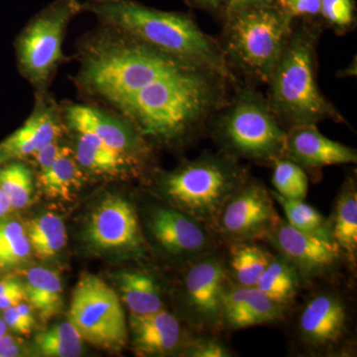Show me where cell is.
Masks as SVG:
<instances>
[{"instance_id": "3957f363", "label": "cell", "mask_w": 357, "mask_h": 357, "mask_svg": "<svg viewBox=\"0 0 357 357\" xmlns=\"http://www.w3.org/2000/svg\"><path fill=\"white\" fill-rule=\"evenodd\" d=\"M323 29L318 20L294 21L290 38L268 81L267 102L285 129L326 121L347 122L317 81V48Z\"/></svg>"}, {"instance_id": "e575fe53", "label": "cell", "mask_w": 357, "mask_h": 357, "mask_svg": "<svg viewBox=\"0 0 357 357\" xmlns=\"http://www.w3.org/2000/svg\"><path fill=\"white\" fill-rule=\"evenodd\" d=\"M185 356L192 357H230L234 356L222 342L211 337H199L187 345Z\"/></svg>"}, {"instance_id": "52a82bcc", "label": "cell", "mask_w": 357, "mask_h": 357, "mask_svg": "<svg viewBox=\"0 0 357 357\" xmlns=\"http://www.w3.org/2000/svg\"><path fill=\"white\" fill-rule=\"evenodd\" d=\"M84 11L79 0H55L37 13L16 42L21 73L34 86L43 88L64 59L66 29L73 18Z\"/></svg>"}, {"instance_id": "ab89813d", "label": "cell", "mask_w": 357, "mask_h": 357, "mask_svg": "<svg viewBox=\"0 0 357 357\" xmlns=\"http://www.w3.org/2000/svg\"><path fill=\"white\" fill-rule=\"evenodd\" d=\"M185 1L194 8L220 16H222L223 3H225V0H185Z\"/></svg>"}, {"instance_id": "f35d334b", "label": "cell", "mask_w": 357, "mask_h": 357, "mask_svg": "<svg viewBox=\"0 0 357 357\" xmlns=\"http://www.w3.org/2000/svg\"><path fill=\"white\" fill-rule=\"evenodd\" d=\"M67 148V146H61L58 141H56V142L51 143L48 146L40 150L38 153L35 154L34 157L35 159H36V163L39 168V175L40 174L47 172L49 168L53 165L55 160L57 159Z\"/></svg>"}, {"instance_id": "8fae6325", "label": "cell", "mask_w": 357, "mask_h": 357, "mask_svg": "<svg viewBox=\"0 0 357 357\" xmlns=\"http://www.w3.org/2000/svg\"><path fill=\"white\" fill-rule=\"evenodd\" d=\"M261 241L269 244L277 255L290 263L302 281L331 273L344 258L332 238L301 231L283 218Z\"/></svg>"}, {"instance_id": "7a4b0ae2", "label": "cell", "mask_w": 357, "mask_h": 357, "mask_svg": "<svg viewBox=\"0 0 357 357\" xmlns=\"http://www.w3.org/2000/svg\"><path fill=\"white\" fill-rule=\"evenodd\" d=\"M114 30L115 36L100 35L89 41L77 75L84 91L114 107L160 77L199 67Z\"/></svg>"}, {"instance_id": "4dcf8cb0", "label": "cell", "mask_w": 357, "mask_h": 357, "mask_svg": "<svg viewBox=\"0 0 357 357\" xmlns=\"http://www.w3.org/2000/svg\"><path fill=\"white\" fill-rule=\"evenodd\" d=\"M0 187L6 192L13 208L29 204L33 192V177L27 166L18 162L0 168Z\"/></svg>"}, {"instance_id": "60d3db41", "label": "cell", "mask_w": 357, "mask_h": 357, "mask_svg": "<svg viewBox=\"0 0 357 357\" xmlns=\"http://www.w3.org/2000/svg\"><path fill=\"white\" fill-rule=\"evenodd\" d=\"M20 345L13 337L6 335L0 337V357L20 356Z\"/></svg>"}, {"instance_id": "74e56055", "label": "cell", "mask_w": 357, "mask_h": 357, "mask_svg": "<svg viewBox=\"0 0 357 357\" xmlns=\"http://www.w3.org/2000/svg\"><path fill=\"white\" fill-rule=\"evenodd\" d=\"M280 0H225L222 17H227L232 14L256 7L279 6Z\"/></svg>"}, {"instance_id": "ba28073f", "label": "cell", "mask_w": 357, "mask_h": 357, "mask_svg": "<svg viewBox=\"0 0 357 357\" xmlns=\"http://www.w3.org/2000/svg\"><path fill=\"white\" fill-rule=\"evenodd\" d=\"M68 317L82 338L93 347L116 351L128 344V326L119 294L100 277H81L73 292Z\"/></svg>"}, {"instance_id": "30bf717a", "label": "cell", "mask_w": 357, "mask_h": 357, "mask_svg": "<svg viewBox=\"0 0 357 357\" xmlns=\"http://www.w3.org/2000/svg\"><path fill=\"white\" fill-rule=\"evenodd\" d=\"M229 282L225 263L215 250L190 262L183 278V302L199 332L223 328L222 299Z\"/></svg>"}, {"instance_id": "5bb4252c", "label": "cell", "mask_w": 357, "mask_h": 357, "mask_svg": "<svg viewBox=\"0 0 357 357\" xmlns=\"http://www.w3.org/2000/svg\"><path fill=\"white\" fill-rule=\"evenodd\" d=\"M349 323L344 299L333 291H321L303 307L298 319V335L311 351L330 352L345 342Z\"/></svg>"}, {"instance_id": "d6a6232c", "label": "cell", "mask_w": 357, "mask_h": 357, "mask_svg": "<svg viewBox=\"0 0 357 357\" xmlns=\"http://www.w3.org/2000/svg\"><path fill=\"white\" fill-rule=\"evenodd\" d=\"M319 22L337 34H347L356 26V0H321Z\"/></svg>"}, {"instance_id": "9a60e30c", "label": "cell", "mask_w": 357, "mask_h": 357, "mask_svg": "<svg viewBox=\"0 0 357 357\" xmlns=\"http://www.w3.org/2000/svg\"><path fill=\"white\" fill-rule=\"evenodd\" d=\"M73 131L95 135L107 146L146 163L149 148L144 136L128 119H116L86 105H72L62 112Z\"/></svg>"}, {"instance_id": "7c38bea8", "label": "cell", "mask_w": 357, "mask_h": 357, "mask_svg": "<svg viewBox=\"0 0 357 357\" xmlns=\"http://www.w3.org/2000/svg\"><path fill=\"white\" fill-rule=\"evenodd\" d=\"M147 229L157 248L170 257L192 261L215 250L211 230L171 204L149 211Z\"/></svg>"}, {"instance_id": "b9f144b4", "label": "cell", "mask_w": 357, "mask_h": 357, "mask_svg": "<svg viewBox=\"0 0 357 357\" xmlns=\"http://www.w3.org/2000/svg\"><path fill=\"white\" fill-rule=\"evenodd\" d=\"M13 206H11L10 202L3 192L2 188L0 187V218L6 217L7 213L11 211Z\"/></svg>"}, {"instance_id": "44dd1931", "label": "cell", "mask_w": 357, "mask_h": 357, "mask_svg": "<svg viewBox=\"0 0 357 357\" xmlns=\"http://www.w3.org/2000/svg\"><path fill=\"white\" fill-rule=\"evenodd\" d=\"M331 238L337 244L345 259L356 264L357 255V189L356 178L344 181L335 199L333 213L326 220Z\"/></svg>"}, {"instance_id": "ffe728a7", "label": "cell", "mask_w": 357, "mask_h": 357, "mask_svg": "<svg viewBox=\"0 0 357 357\" xmlns=\"http://www.w3.org/2000/svg\"><path fill=\"white\" fill-rule=\"evenodd\" d=\"M74 132L77 134L75 157L84 170L109 177H136L142 172L146 163L112 149L91 133Z\"/></svg>"}, {"instance_id": "277c9868", "label": "cell", "mask_w": 357, "mask_h": 357, "mask_svg": "<svg viewBox=\"0 0 357 357\" xmlns=\"http://www.w3.org/2000/svg\"><path fill=\"white\" fill-rule=\"evenodd\" d=\"M249 178L239 160L218 152L185 162L160 177L158 187L171 206L213 234L223 206Z\"/></svg>"}, {"instance_id": "d6986e66", "label": "cell", "mask_w": 357, "mask_h": 357, "mask_svg": "<svg viewBox=\"0 0 357 357\" xmlns=\"http://www.w3.org/2000/svg\"><path fill=\"white\" fill-rule=\"evenodd\" d=\"M129 328L133 349L138 356H169L182 347L180 321L165 309L153 314H130Z\"/></svg>"}, {"instance_id": "8992f818", "label": "cell", "mask_w": 357, "mask_h": 357, "mask_svg": "<svg viewBox=\"0 0 357 357\" xmlns=\"http://www.w3.org/2000/svg\"><path fill=\"white\" fill-rule=\"evenodd\" d=\"M294 20L280 6L245 9L223 18L220 41L229 67L267 84L292 33Z\"/></svg>"}, {"instance_id": "1f68e13d", "label": "cell", "mask_w": 357, "mask_h": 357, "mask_svg": "<svg viewBox=\"0 0 357 357\" xmlns=\"http://www.w3.org/2000/svg\"><path fill=\"white\" fill-rule=\"evenodd\" d=\"M31 250L27 234L20 222H0V267H13L27 261Z\"/></svg>"}, {"instance_id": "836d02e7", "label": "cell", "mask_w": 357, "mask_h": 357, "mask_svg": "<svg viewBox=\"0 0 357 357\" xmlns=\"http://www.w3.org/2000/svg\"><path fill=\"white\" fill-rule=\"evenodd\" d=\"M3 318L7 326L21 335H28L31 333L35 324L31 307L24 303H20L15 306L7 307L4 310Z\"/></svg>"}, {"instance_id": "f1b7e54d", "label": "cell", "mask_w": 357, "mask_h": 357, "mask_svg": "<svg viewBox=\"0 0 357 357\" xmlns=\"http://www.w3.org/2000/svg\"><path fill=\"white\" fill-rule=\"evenodd\" d=\"M270 192L274 202L280 204L285 215V220L291 227L301 231L331 238L326 227V220L316 208L304 203V201L285 199L276 192Z\"/></svg>"}, {"instance_id": "2e32d148", "label": "cell", "mask_w": 357, "mask_h": 357, "mask_svg": "<svg viewBox=\"0 0 357 357\" xmlns=\"http://www.w3.org/2000/svg\"><path fill=\"white\" fill-rule=\"evenodd\" d=\"M283 157L295 162L304 170L357 162L356 149L326 137L319 132L317 124H303L286 129Z\"/></svg>"}, {"instance_id": "9c48e42d", "label": "cell", "mask_w": 357, "mask_h": 357, "mask_svg": "<svg viewBox=\"0 0 357 357\" xmlns=\"http://www.w3.org/2000/svg\"><path fill=\"white\" fill-rule=\"evenodd\" d=\"M280 218L271 192L249 178L223 206L213 236L229 244L262 241Z\"/></svg>"}, {"instance_id": "d590c367", "label": "cell", "mask_w": 357, "mask_h": 357, "mask_svg": "<svg viewBox=\"0 0 357 357\" xmlns=\"http://www.w3.org/2000/svg\"><path fill=\"white\" fill-rule=\"evenodd\" d=\"M279 6L294 20H319L321 13V0H280Z\"/></svg>"}, {"instance_id": "83f0119b", "label": "cell", "mask_w": 357, "mask_h": 357, "mask_svg": "<svg viewBox=\"0 0 357 357\" xmlns=\"http://www.w3.org/2000/svg\"><path fill=\"white\" fill-rule=\"evenodd\" d=\"M83 340L76 328L68 321L39 333L35 344L44 356L77 357L83 354Z\"/></svg>"}, {"instance_id": "e0dca14e", "label": "cell", "mask_w": 357, "mask_h": 357, "mask_svg": "<svg viewBox=\"0 0 357 357\" xmlns=\"http://www.w3.org/2000/svg\"><path fill=\"white\" fill-rule=\"evenodd\" d=\"M57 105L40 100L25 123L0 143V164L34 156L62 134Z\"/></svg>"}, {"instance_id": "6da1fadb", "label": "cell", "mask_w": 357, "mask_h": 357, "mask_svg": "<svg viewBox=\"0 0 357 357\" xmlns=\"http://www.w3.org/2000/svg\"><path fill=\"white\" fill-rule=\"evenodd\" d=\"M83 9L107 27L236 84L220 41L204 33L189 14L159 10L137 0H86Z\"/></svg>"}, {"instance_id": "5b68a950", "label": "cell", "mask_w": 357, "mask_h": 357, "mask_svg": "<svg viewBox=\"0 0 357 357\" xmlns=\"http://www.w3.org/2000/svg\"><path fill=\"white\" fill-rule=\"evenodd\" d=\"M220 152L237 160L272 165L283 157L286 129L267 98L250 86H238L218 110L210 126Z\"/></svg>"}, {"instance_id": "4fadbf2b", "label": "cell", "mask_w": 357, "mask_h": 357, "mask_svg": "<svg viewBox=\"0 0 357 357\" xmlns=\"http://www.w3.org/2000/svg\"><path fill=\"white\" fill-rule=\"evenodd\" d=\"M86 236L91 246L103 251L137 252L144 243L137 211L130 202L117 195L105 197L93 208Z\"/></svg>"}, {"instance_id": "cb8c5ba5", "label": "cell", "mask_w": 357, "mask_h": 357, "mask_svg": "<svg viewBox=\"0 0 357 357\" xmlns=\"http://www.w3.org/2000/svg\"><path fill=\"white\" fill-rule=\"evenodd\" d=\"M121 298L131 314H153L164 307L163 294L151 274L143 271H126L119 275Z\"/></svg>"}, {"instance_id": "7bdbcfd3", "label": "cell", "mask_w": 357, "mask_h": 357, "mask_svg": "<svg viewBox=\"0 0 357 357\" xmlns=\"http://www.w3.org/2000/svg\"><path fill=\"white\" fill-rule=\"evenodd\" d=\"M7 326L6 321L0 319V337L6 335Z\"/></svg>"}, {"instance_id": "d4e9b609", "label": "cell", "mask_w": 357, "mask_h": 357, "mask_svg": "<svg viewBox=\"0 0 357 357\" xmlns=\"http://www.w3.org/2000/svg\"><path fill=\"white\" fill-rule=\"evenodd\" d=\"M83 177L74 151L68 147L47 172L40 174L38 178L47 196L70 201L74 192L81 188Z\"/></svg>"}, {"instance_id": "f546056e", "label": "cell", "mask_w": 357, "mask_h": 357, "mask_svg": "<svg viewBox=\"0 0 357 357\" xmlns=\"http://www.w3.org/2000/svg\"><path fill=\"white\" fill-rule=\"evenodd\" d=\"M272 184L283 198L305 201L309 191V180L304 169L286 157L275 160Z\"/></svg>"}, {"instance_id": "4316f807", "label": "cell", "mask_w": 357, "mask_h": 357, "mask_svg": "<svg viewBox=\"0 0 357 357\" xmlns=\"http://www.w3.org/2000/svg\"><path fill=\"white\" fill-rule=\"evenodd\" d=\"M26 234L31 248L40 259H50L67 244L64 222L54 213H45L30 220Z\"/></svg>"}, {"instance_id": "8d00e7d4", "label": "cell", "mask_w": 357, "mask_h": 357, "mask_svg": "<svg viewBox=\"0 0 357 357\" xmlns=\"http://www.w3.org/2000/svg\"><path fill=\"white\" fill-rule=\"evenodd\" d=\"M26 300L25 286L16 279L0 281V310L15 306Z\"/></svg>"}, {"instance_id": "484cf974", "label": "cell", "mask_w": 357, "mask_h": 357, "mask_svg": "<svg viewBox=\"0 0 357 357\" xmlns=\"http://www.w3.org/2000/svg\"><path fill=\"white\" fill-rule=\"evenodd\" d=\"M301 282L303 281L295 268L276 253L255 287L266 294L271 299L288 305L299 292Z\"/></svg>"}, {"instance_id": "ac0fdd59", "label": "cell", "mask_w": 357, "mask_h": 357, "mask_svg": "<svg viewBox=\"0 0 357 357\" xmlns=\"http://www.w3.org/2000/svg\"><path fill=\"white\" fill-rule=\"evenodd\" d=\"M287 305L281 304L257 287L231 284L222 299V326L241 330L275 323L283 318Z\"/></svg>"}, {"instance_id": "603a6c76", "label": "cell", "mask_w": 357, "mask_h": 357, "mask_svg": "<svg viewBox=\"0 0 357 357\" xmlns=\"http://www.w3.org/2000/svg\"><path fill=\"white\" fill-rule=\"evenodd\" d=\"M227 267L229 282L243 287H255L274 255L256 241L230 243Z\"/></svg>"}, {"instance_id": "7402d4cb", "label": "cell", "mask_w": 357, "mask_h": 357, "mask_svg": "<svg viewBox=\"0 0 357 357\" xmlns=\"http://www.w3.org/2000/svg\"><path fill=\"white\" fill-rule=\"evenodd\" d=\"M26 300L47 323L62 312L63 286L60 276L52 270L34 267L26 274Z\"/></svg>"}]
</instances>
